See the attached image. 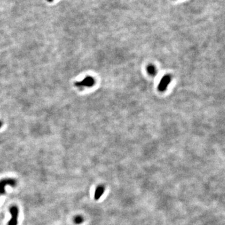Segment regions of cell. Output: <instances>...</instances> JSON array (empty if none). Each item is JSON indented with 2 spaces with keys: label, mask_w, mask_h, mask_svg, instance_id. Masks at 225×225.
I'll use <instances>...</instances> for the list:
<instances>
[{
  "label": "cell",
  "mask_w": 225,
  "mask_h": 225,
  "mask_svg": "<svg viewBox=\"0 0 225 225\" xmlns=\"http://www.w3.org/2000/svg\"><path fill=\"white\" fill-rule=\"evenodd\" d=\"M95 84V79L91 77H87L85 78L82 81L75 83V86L79 88L91 87Z\"/></svg>",
  "instance_id": "6da1fadb"
},
{
  "label": "cell",
  "mask_w": 225,
  "mask_h": 225,
  "mask_svg": "<svg viewBox=\"0 0 225 225\" xmlns=\"http://www.w3.org/2000/svg\"><path fill=\"white\" fill-rule=\"evenodd\" d=\"M171 81V77L169 75H165L161 79V81L158 85L159 91L163 92L166 91L168 85L170 83Z\"/></svg>",
  "instance_id": "7a4b0ae2"
},
{
  "label": "cell",
  "mask_w": 225,
  "mask_h": 225,
  "mask_svg": "<svg viewBox=\"0 0 225 225\" xmlns=\"http://www.w3.org/2000/svg\"><path fill=\"white\" fill-rule=\"evenodd\" d=\"M16 181L13 179H3L0 181V195H4L5 193V187L7 185L15 186Z\"/></svg>",
  "instance_id": "3957f363"
},
{
  "label": "cell",
  "mask_w": 225,
  "mask_h": 225,
  "mask_svg": "<svg viewBox=\"0 0 225 225\" xmlns=\"http://www.w3.org/2000/svg\"><path fill=\"white\" fill-rule=\"evenodd\" d=\"M9 212L11 214V219L8 222V225H17V223H18V209L16 206H12L10 208Z\"/></svg>",
  "instance_id": "277c9868"
},
{
  "label": "cell",
  "mask_w": 225,
  "mask_h": 225,
  "mask_svg": "<svg viewBox=\"0 0 225 225\" xmlns=\"http://www.w3.org/2000/svg\"><path fill=\"white\" fill-rule=\"evenodd\" d=\"M104 192V188L103 186H99L98 188L96 189L95 193V199L96 200H98L101 198L103 193Z\"/></svg>",
  "instance_id": "5b68a950"
},
{
  "label": "cell",
  "mask_w": 225,
  "mask_h": 225,
  "mask_svg": "<svg viewBox=\"0 0 225 225\" xmlns=\"http://www.w3.org/2000/svg\"><path fill=\"white\" fill-rule=\"evenodd\" d=\"M147 71L148 73L151 76H154L156 74V70L153 65H149L147 68Z\"/></svg>",
  "instance_id": "8992f818"
},
{
  "label": "cell",
  "mask_w": 225,
  "mask_h": 225,
  "mask_svg": "<svg viewBox=\"0 0 225 225\" xmlns=\"http://www.w3.org/2000/svg\"><path fill=\"white\" fill-rule=\"evenodd\" d=\"M83 221V218L80 216H78L75 218V223L77 224H80Z\"/></svg>",
  "instance_id": "52a82bcc"
},
{
  "label": "cell",
  "mask_w": 225,
  "mask_h": 225,
  "mask_svg": "<svg viewBox=\"0 0 225 225\" xmlns=\"http://www.w3.org/2000/svg\"><path fill=\"white\" fill-rule=\"evenodd\" d=\"M2 125H3V123H2V122H1V121H0V128L2 126Z\"/></svg>",
  "instance_id": "ba28073f"
},
{
  "label": "cell",
  "mask_w": 225,
  "mask_h": 225,
  "mask_svg": "<svg viewBox=\"0 0 225 225\" xmlns=\"http://www.w3.org/2000/svg\"><path fill=\"white\" fill-rule=\"evenodd\" d=\"M47 1L48 2H52V1H53V0H47Z\"/></svg>",
  "instance_id": "9c48e42d"
}]
</instances>
